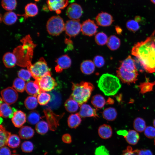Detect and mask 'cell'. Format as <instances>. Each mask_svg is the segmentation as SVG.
I'll list each match as a JSON object with an SVG mask.
<instances>
[{
    "mask_svg": "<svg viewBox=\"0 0 155 155\" xmlns=\"http://www.w3.org/2000/svg\"><path fill=\"white\" fill-rule=\"evenodd\" d=\"M155 31L144 41L138 42L133 47L131 54L141 62L145 71L155 72Z\"/></svg>",
    "mask_w": 155,
    "mask_h": 155,
    "instance_id": "1",
    "label": "cell"
},
{
    "mask_svg": "<svg viewBox=\"0 0 155 155\" xmlns=\"http://www.w3.org/2000/svg\"><path fill=\"white\" fill-rule=\"evenodd\" d=\"M98 85L100 89L107 96L115 95L121 87L119 78L108 73L104 74L100 76Z\"/></svg>",
    "mask_w": 155,
    "mask_h": 155,
    "instance_id": "2",
    "label": "cell"
},
{
    "mask_svg": "<svg viewBox=\"0 0 155 155\" xmlns=\"http://www.w3.org/2000/svg\"><path fill=\"white\" fill-rule=\"evenodd\" d=\"M72 93L70 96L77 101L80 106L86 103L94 89L91 83L82 81L79 83L72 82Z\"/></svg>",
    "mask_w": 155,
    "mask_h": 155,
    "instance_id": "3",
    "label": "cell"
},
{
    "mask_svg": "<svg viewBox=\"0 0 155 155\" xmlns=\"http://www.w3.org/2000/svg\"><path fill=\"white\" fill-rule=\"evenodd\" d=\"M28 69L30 72L32 77L35 80L45 75H51L50 69L43 57H41L33 64H30L28 66Z\"/></svg>",
    "mask_w": 155,
    "mask_h": 155,
    "instance_id": "4",
    "label": "cell"
},
{
    "mask_svg": "<svg viewBox=\"0 0 155 155\" xmlns=\"http://www.w3.org/2000/svg\"><path fill=\"white\" fill-rule=\"evenodd\" d=\"M65 24L63 19L59 16H54L50 18L46 24V28L50 35L57 36L64 30Z\"/></svg>",
    "mask_w": 155,
    "mask_h": 155,
    "instance_id": "5",
    "label": "cell"
},
{
    "mask_svg": "<svg viewBox=\"0 0 155 155\" xmlns=\"http://www.w3.org/2000/svg\"><path fill=\"white\" fill-rule=\"evenodd\" d=\"M117 77L123 83H135L137 80L138 71H130L125 69L120 65L116 71Z\"/></svg>",
    "mask_w": 155,
    "mask_h": 155,
    "instance_id": "6",
    "label": "cell"
},
{
    "mask_svg": "<svg viewBox=\"0 0 155 155\" xmlns=\"http://www.w3.org/2000/svg\"><path fill=\"white\" fill-rule=\"evenodd\" d=\"M35 82L39 86L42 92H49L53 89L57 85L55 79L48 75L35 80Z\"/></svg>",
    "mask_w": 155,
    "mask_h": 155,
    "instance_id": "7",
    "label": "cell"
},
{
    "mask_svg": "<svg viewBox=\"0 0 155 155\" xmlns=\"http://www.w3.org/2000/svg\"><path fill=\"white\" fill-rule=\"evenodd\" d=\"M81 30V24L79 19L67 21L65 25L64 31L70 37H74L79 34Z\"/></svg>",
    "mask_w": 155,
    "mask_h": 155,
    "instance_id": "8",
    "label": "cell"
},
{
    "mask_svg": "<svg viewBox=\"0 0 155 155\" xmlns=\"http://www.w3.org/2000/svg\"><path fill=\"white\" fill-rule=\"evenodd\" d=\"M1 94L3 100L9 105L15 103L18 98L17 91L12 87H8L3 90Z\"/></svg>",
    "mask_w": 155,
    "mask_h": 155,
    "instance_id": "9",
    "label": "cell"
},
{
    "mask_svg": "<svg viewBox=\"0 0 155 155\" xmlns=\"http://www.w3.org/2000/svg\"><path fill=\"white\" fill-rule=\"evenodd\" d=\"M98 28L93 20L89 19L84 21L81 24V31L83 35L91 36L96 34Z\"/></svg>",
    "mask_w": 155,
    "mask_h": 155,
    "instance_id": "10",
    "label": "cell"
},
{
    "mask_svg": "<svg viewBox=\"0 0 155 155\" xmlns=\"http://www.w3.org/2000/svg\"><path fill=\"white\" fill-rule=\"evenodd\" d=\"M83 12L81 6L77 3H73L68 6L66 13L67 16L71 20H78L81 17Z\"/></svg>",
    "mask_w": 155,
    "mask_h": 155,
    "instance_id": "11",
    "label": "cell"
},
{
    "mask_svg": "<svg viewBox=\"0 0 155 155\" xmlns=\"http://www.w3.org/2000/svg\"><path fill=\"white\" fill-rule=\"evenodd\" d=\"M68 0H47L48 7L51 11H55L57 14L61 13V9L68 5Z\"/></svg>",
    "mask_w": 155,
    "mask_h": 155,
    "instance_id": "12",
    "label": "cell"
},
{
    "mask_svg": "<svg viewBox=\"0 0 155 155\" xmlns=\"http://www.w3.org/2000/svg\"><path fill=\"white\" fill-rule=\"evenodd\" d=\"M57 65L55 70L57 73L61 72L63 69L69 68L71 64V60L67 55H62L58 58L55 61Z\"/></svg>",
    "mask_w": 155,
    "mask_h": 155,
    "instance_id": "13",
    "label": "cell"
},
{
    "mask_svg": "<svg viewBox=\"0 0 155 155\" xmlns=\"http://www.w3.org/2000/svg\"><path fill=\"white\" fill-rule=\"evenodd\" d=\"M95 20L98 25L104 27L110 26L114 21L113 18L110 14L103 12L99 13Z\"/></svg>",
    "mask_w": 155,
    "mask_h": 155,
    "instance_id": "14",
    "label": "cell"
},
{
    "mask_svg": "<svg viewBox=\"0 0 155 155\" xmlns=\"http://www.w3.org/2000/svg\"><path fill=\"white\" fill-rule=\"evenodd\" d=\"M80 107V110L78 113L81 117H93L96 118L98 117L96 109L89 105L84 103Z\"/></svg>",
    "mask_w": 155,
    "mask_h": 155,
    "instance_id": "15",
    "label": "cell"
},
{
    "mask_svg": "<svg viewBox=\"0 0 155 155\" xmlns=\"http://www.w3.org/2000/svg\"><path fill=\"white\" fill-rule=\"evenodd\" d=\"M26 116L24 112L21 111H16L14 113L11 121L15 127H20L26 122Z\"/></svg>",
    "mask_w": 155,
    "mask_h": 155,
    "instance_id": "16",
    "label": "cell"
},
{
    "mask_svg": "<svg viewBox=\"0 0 155 155\" xmlns=\"http://www.w3.org/2000/svg\"><path fill=\"white\" fill-rule=\"evenodd\" d=\"M2 60L4 65L8 68L14 67L17 61L16 56L14 53L10 52L5 53L3 56Z\"/></svg>",
    "mask_w": 155,
    "mask_h": 155,
    "instance_id": "17",
    "label": "cell"
},
{
    "mask_svg": "<svg viewBox=\"0 0 155 155\" xmlns=\"http://www.w3.org/2000/svg\"><path fill=\"white\" fill-rule=\"evenodd\" d=\"M25 90L29 95L36 96L42 92L37 84L35 81H29L26 83Z\"/></svg>",
    "mask_w": 155,
    "mask_h": 155,
    "instance_id": "18",
    "label": "cell"
},
{
    "mask_svg": "<svg viewBox=\"0 0 155 155\" xmlns=\"http://www.w3.org/2000/svg\"><path fill=\"white\" fill-rule=\"evenodd\" d=\"M80 70L82 72L86 75H90L95 70V65L93 61L86 60L83 61L80 65Z\"/></svg>",
    "mask_w": 155,
    "mask_h": 155,
    "instance_id": "19",
    "label": "cell"
},
{
    "mask_svg": "<svg viewBox=\"0 0 155 155\" xmlns=\"http://www.w3.org/2000/svg\"><path fill=\"white\" fill-rule=\"evenodd\" d=\"M16 111L15 109L12 108L9 105L5 102L0 104V114L2 117L12 118L14 113Z\"/></svg>",
    "mask_w": 155,
    "mask_h": 155,
    "instance_id": "20",
    "label": "cell"
},
{
    "mask_svg": "<svg viewBox=\"0 0 155 155\" xmlns=\"http://www.w3.org/2000/svg\"><path fill=\"white\" fill-rule=\"evenodd\" d=\"M98 133L99 135L101 138L108 139L111 137L112 135V129L109 125L104 124L99 127Z\"/></svg>",
    "mask_w": 155,
    "mask_h": 155,
    "instance_id": "21",
    "label": "cell"
},
{
    "mask_svg": "<svg viewBox=\"0 0 155 155\" xmlns=\"http://www.w3.org/2000/svg\"><path fill=\"white\" fill-rule=\"evenodd\" d=\"M120 66L125 69L128 71H137L135 65L134 59L130 55L128 56L122 61Z\"/></svg>",
    "mask_w": 155,
    "mask_h": 155,
    "instance_id": "22",
    "label": "cell"
},
{
    "mask_svg": "<svg viewBox=\"0 0 155 155\" xmlns=\"http://www.w3.org/2000/svg\"><path fill=\"white\" fill-rule=\"evenodd\" d=\"M34 129L30 127L22 126L21 127L19 131L20 137L22 139H28L32 137L34 135Z\"/></svg>",
    "mask_w": 155,
    "mask_h": 155,
    "instance_id": "23",
    "label": "cell"
},
{
    "mask_svg": "<svg viewBox=\"0 0 155 155\" xmlns=\"http://www.w3.org/2000/svg\"><path fill=\"white\" fill-rule=\"evenodd\" d=\"M80 105L75 100L70 96L64 103V107L66 111L69 113H74L78 109Z\"/></svg>",
    "mask_w": 155,
    "mask_h": 155,
    "instance_id": "24",
    "label": "cell"
},
{
    "mask_svg": "<svg viewBox=\"0 0 155 155\" xmlns=\"http://www.w3.org/2000/svg\"><path fill=\"white\" fill-rule=\"evenodd\" d=\"M78 113L70 115L67 119L68 126L72 129H75L80 124L82 119Z\"/></svg>",
    "mask_w": 155,
    "mask_h": 155,
    "instance_id": "25",
    "label": "cell"
},
{
    "mask_svg": "<svg viewBox=\"0 0 155 155\" xmlns=\"http://www.w3.org/2000/svg\"><path fill=\"white\" fill-rule=\"evenodd\" d=\"M106 44L109 49L115 51L121 45L120 40L115 35H112L108 38Z\"/></svg>",
    "mask_w": 155,
    "mask_h": 155,
    "instance_id": "26",
    "label": "cell"
},
{
    "mask_svg": "<svg viewBox=\"0 0 155 155\" xmlns=\"http://www.w3.org/2000/svg\"><path fill=\"white\" fill-rule=\"evenodd\" d=\"M25 14L23 15L25 18L32 17L37 15L38 12V9L35 3H30L27 4L25 8Z\"/></svg>",
    "mask_w": 155,
    "mask_h": 155,
    "instance_id": "27",
    "label": "cell"
},
{
    "mask_svg": "<svg viewBox=\"0 0 155 155\" xmlns=\"http://www.w3.org/2000/svg\"><path fill=\"white\" fill-rule=\"evenodd\" d=\"M117 115V112L116 109L111 107L105 109L102 113L103 118L109 121H114L116 118Z\"/></svg>",
    "mask_w": 155,
    "mask_h": 155,
    "instance_id": "28",
    "label": "cell"
},
{
    "mask_svg": "<svg viewBox=\"0 0 155 155\" xmlns=\"http://www.w3.org/2000/svg\"><path fill=\"white\" fill-rule=\"evenodd\" d=\"M18 19L17 15L14 12L9 11L6 12L2 17L3 22L5 24L10 25L14 24Z\"/></svg>",
    "mask_w": 155,
    "mask_h": 155,
    "instance_id": "29",
    "label": "cell"
},
{
    "mask_svg": "<svg viewBox=\"0 0 155 155\" xmlns=\"http://www.w3.org/2000/svg\"><path fill=\"white\" fill-rule=\"evenodd\" d=\"M91 102L95 107L101 108L104 106L106 102L103 96L99 94H97L92 96Z\"/></svg>",
    "mask_w": 155,
    "mask_h": 155,
    "instance_id": "30",
    "label": "cell"
},
{
    "mask_svg": "<svg viewBox=\"0 0 155 155\" xmlns=\"http://www.w3.org/2000/svg\"><path fill=\"white\" fill-rule=\"evenodd\" d=\"M124 137L129 144L132 145L136 144L140 139L139 133L136 131L132 130H129L127 135Z\"/></svg>",
    "mask_w": 155,
    "mask_h": 155,
    "instance_id": "31",
    "label": "cell"
},
{
    "mask_svg": "<svg viewBox=\"0 0 155 155\" xmlns=\"http://www.w3.org/2000/svg\"><path fill=\"white\" fill-rule=\"evenodd\" d=\"M11 135L10 132L6 130L2 125L0 127V147L7 145L8 139Z\"/></svg>",
    "mask_w": 155,
    "mask_h": 155,
    "instance_id": "32",
    "label": "cell"
},
{
    "mask_svg": "<svg viewBox=\"0 0 155 155\" xmlns=\"http://www.w3.org/2000/svg\"><path fill=\"white\" fill-rule=\"evenodd\" d=\"M26 107L29 110H33L37 106L38 101L36 96H30L28 97L24 101Z\"/></svg>",
    "mask_w": 155,
    "mask_h": 155,
    "instance_id": "33",
    "label": "cell"
},
{
    "mask_svg": "<svg viewBox=\"0 0 155 155\" xmlns=\"http://www.w3.org/2000/svg\"><path fill=\"white\" fill-rule=\"evenodd\" d=\"M146 125L145 120L141 117H137L134 121L133 126L137 131L142 132L144 131L146 127Z\"/></svg>",
    "mask_w": 155,
    "mask_h": 155,
    "instance_id": "34",
    "label": "cell"
},
{
    "mask_svg": "<svg viewBox=\"0 0 155 155\" xmlns=\"http://www.w3.org/2000/svg\"><path fill=\"white\" fill-rule=\"evenodd\" d=\"M49 128L48 123L44 121H40L35 126V129L38 134L43 135L47 133Z\"/></svg>",
    "mask_w": 155,
    "mask_h": 155,
    "instance_id": "35",
    "label": "cell"
},
{
    "mask_svg": "<svg viewBox=\"0 0 155 155\" xmlns=\"http://www.w3.org/2000/svg\"><path fill=\"white\" fill-rule=\"evenodd\" d=\"M155 85V81L153 82H146L141 83L138 86L140 90V93L144 94L153 90L154 86Z\"/></svg>",
    "mask_w": 155,
    "mask_h": 155,
    "instance_id": "36",
    "label": "cell"
},
{
    "mask_svg": "<svg viewBox=\"0 0 155 155\" xmlns=\"http://www.w3.org/2000/svg\"><path fill=\"white\" fill-rule=\"evenodd\" d=\"M26 84L24 80L19 78H16L13 82L12 87L17 92H22L25 90Z\"/></svg>",
    "mask_w": 155,
    "mask_h": 155,
    "instance_id": "37",
    "label": "cell"
},
{
    "mask_svg": "<svg viewBox=\"0 0 155 155\" xmlns=\"http://www.w3.org/2000/svg\"><path fill=\"white\" fill-rule=\"evenodd\" d=\"M20 142L19 136L15 134H11L8 139L7 145L11 148H16L20 146Z\"/></svg>",
    "mask_w": 155,
    "mask_h": 155,
    "instance_id": "38",
    "label": "cell"
},
{
    "mask_svg": "<svg viewBox=\"0 0 155 155\" xmlns=\"http://www.w3.org/2000/svg\"><path fill=\"white\" fill-rule=\"evenodd\" d=\"M28 122L31 124H36L40 121L41 117L39 114L35 111L30 112L27 117Z\"/></svg>",
    "mask_w": 155,
    "mask_h": 155,
    "instance_id": "39",
    "label": "cell"
},
{
    "mask_svg": "<svg viewBox=\"0 0 155 155\" xmlns=\"http://www.w3.org/2000/svg\"><path fill=\"white\" fill-rule=\"evenodd\" d=\"M37 99L38 102L40 105H44L50 101L51 96L46 92H41L38 95Z\"/></svg>",
    "mask_w": 155,
    "mask_h": 155,
    "instance_id": "40",
    "label": "cell"
},
{
    "mask_svg": "<svg viewBox=\"0 0 155 155\" xmlns=\"http://www.w3.org/2000/svg\"><path fill=\"white\" fill-rule=\"evenodd\" d=\"M1 3L2 7L8 11L15 9L17 5L16 0H2Z\"/></svg>",
    "mask_w": 155,
    "mask_h": 155,
    "instance_id": "41",
    "label": "cell"
},
{
    "mask_svg": "<svg viewBox=\"0 0 155 155\" xmlns=\"http://www.w3.org/2000/svg\"><path fill=\"white\" fill-rule=\"evenodd\" d=\"M108 38L106 34L103 32H101L96 34L95 36V40L97 44L102 46L107 43Z\"/></svg>",
    "mask_w": 155,
    "mask_h": 155,
    "instance_id": "42",
    "label": "cell"
},
{
    "mask_svg": "<svg viewBox=\"0 0 155 155\" xmlns=\"http://www.w3.org/2000/svg\"><path fill=\"white\" fill-rule=\"evenodd\" d=\"M126 26L129 30L133 32L137 31L140 28L138 22L135 20H128L126 22Z\"/></svg>",
    "mask_w": 155,
    "mask_h": 155,
    "instance_id": "43",
    "label": "cell"
},
{
    "mask_svg": "<svg viewBox=\"0 0 155 155\" xmlns=\"http://www.w3.org/2000/svg\"><path fill=\"white\" fill-rule=\"evenodd\" d=\"M18 75L19 78L25 81L29 80L32 76L30 71L28 69H21L19 71Z\"/></svg>",
    "mask_w": 155,
    "mask_h": 155,
    "instance_id": "44",
    "label": "cell"
},
{
    "mask_svg": "<svg viewBox=\"0 0 155 155\" xmlns=\"http://www.w3.org/2000/svg\"><path fill=\"white\" fill-rule=\"evenodd\" d=\"M34 148L33 144L30 141H25L22 143L21 145V148L22 151L25 153H29L32 152Z\"/></svg>",
    "mask_w": 155,
    "mask_h": 155,
    "instance_id": "45",
    "label": "cell"
},
{
    "mask_svg": "<svg viewBox=\"0 0 155 155\" xmlns=\"http://www.w3.org/2000/svg\"><path fill=\"white\" fill-rule=\"evenodd\" d=\"M93 62L97 67L101 68L105 64V60L103 57L100 55L95 56L93 59Z\"/></svg>",
    "mask_w": 155,
    "mask_h": 155,
    "instance_id": "46",
    "label": "cell"
},
{
    "mask_svg": "<svg viewBox=\"0 0 155 155\" xmlns=\"http://www.w3.org/2000/svg\"><path fill=\"white\" fill-rule=\"evenodd\" d=\"M145 135L149 138L155 137V128L152 126H148L146 127L144 130Z\"/></svg>",
    "mask_w": 155,
    "mask_h": 155,
    "instance_id": "47",
    "label": "cell"
},
{
    "mask_svg": "<svg viewBox=\"0 0 155 155\" xmlns=\"http://www.w3.org/2000/svg\"><path fill=\"white\" fill-rule=\"evenodd\" d=\"M95 155H110L108 150L104 146L97 148L95 152Z\"/></svg>",
    "mask_w": 155,
    "mask_h": 155,
    "instance_id": "48",
    "label": "cell"
},
{
    "mask_svg": "<svg viewBox=\"0 0 155 155\" xmlns=\"http://www.w3.org/2000/svg\"><path fill=\"white\" fill-rule=\"evenodd\" d=\"M134 59L137 70H138L141 72H142L145 71L144 67L139 59L137 57L135 56Z\"/></svg>",
    "mask_w": 155,
    "mask_h": 155,
    "instance_id": "49",
    "label": "cell"
},
{
    "mask_svg": "<svg viewBox=\"0 0 155 155\" xmlns=\"http://www.w3.org/2000/svg\"><path fill=\"white\" fill-rule=\"evenodd\" d=\"M122 155H138L137 149L133 150L132 147L128 146L123 152Z\"/></svg>",
    "mask_w": 155,
    "mask_h": 155,
    "instance_id": "50",
    "label": "cell"
},
{
    "mask_svg": "<svg viewBox=\"0 0 155 155\" xmlns=\"http://www.w3.org/2000/svg\"><path fill=\"white\" fill-rule=\"evenodd\" d=\"M0 155H11L10 150L6 146L1 147Z\"/></svg>",
    "mask_w": 155,
    "mask_h": 155,
    "instance_id": "51",
    "label": "cell"
},
{
    "mask_svg": "<svg viewBox=\"0 0 155 155\" xmlns=\"http://www.w3.org/2000/svg\"><path fill=\"white\" fill-rule=\"evenodd\" d=\"M62 141L66 144H70L72 142V138L71 135L68 133L63 135L62 137Z\"/></svg>",
    "mask_w": 155,
    "mask_h": 155,
    "instance_id": "52",
    "label": "cell"
},
{
    "mask_svg": "<svg viewBox=\"0 0 155 155\" xmlns=\"http://www.w3.org/2000/svg\"><path fill=\"white\" fill-rule=\"evenodd\" d=\"M138 155H153L152 152L148 149H137Z\"/></svg>",
    "mask_w": 155,
    "mask_h": 155,
    "instance_id": "53",
    "label": "cell"
},
{
    "mask_svg": "<svg viewBox=\"0 0 155 155\" xmlns=\"http://www.w3.org/2000/svg\"><path fill=\"white\" fill-rule=\"evenodd\" d=\"M128 132L126 130H119L117 131V133L118 134L123 136L124 137H126L127 134Z\"/></svg>",
    "mask_w": 155,
    "mask_h": 155,
    "instance_id": "54",
    "label": "cell"
},
{
    "mask_svg": "<svg viewBox=\"0 0 155 155\" xmlns=\"http://www.w3.org/2000/svg\"><path fill=\"white\" fill-rule=\"evenodd\" d=\"M115 29L117 33L119 34H121L122 32V29L119 26H117L115 27Z\"/></svg>",
    "mask_w": 155,
    "mask_h": 155,
    "instance_id": "55",
    "label": "cell"
},
{
    "mask_svg": "<svg viewBox=\"0 0 155 155\" xmlns=\"http://www.w3.org/2000/svg\"><path fill=\"white\" fill-rule=\"evenodd\" d=\"M65 43L67 45L73 44V42L69 38H66L65 40Z\"/></svg>",
    "mask_w": 155,
    "mask_h": 155,
    "instance_id": "56",
    "label": "cell"
},
{
    "mask_svg": "<svg viewBox=\"0 0 155 155\" xmlns=\"http://www.w3.org/2000/svg\"><path fill=\"white\" fill-rule=\"evenodd\" d=\"M108 100L107 101V102L110 104H113L114 103V101L113 100L111 99V98H109L108 99Z\"/></svg>",
    "mask_w": 155,
    "mask_h": 155,
    "instance_id": "57",
    "label": "cell"
},
{
    "mask_svg": "<svg viewBox=\"0 0 155 155\" xmlns=\"http://www.w3.org/2000/svg\"><path fill=\"white\" fill-rule=\"evenodd\" d=\"M155 5V0H150Z\"/></svg>",
    "mask_w": 155,
    "mask_h": 155,
    "instance_id": "58",
    "label": "cell"
},
{
    "mask_svg": "<svg viewBox=\"0 0 155 155\" xmlns=\"http://www.w3.org/2000/svg\"><path fill=\"white\" fill-rule=\"evenodd\" d=\"M153 124L154 126V127L155 128V119L153 121Z\"/></svg>",
    "mask_w": 155,
    "mask_h": 155,
    "instance_id": "59",
    "label": "cell"
},
{
    "mask_svg": "<svg viewBox=\"0 0 155 155\" xmlns=\"http://www.w3.org/2000/svg\"><path fill=\"white\" fill-rule=\"evenodd\" d=\"M11 155H19L17 154H12Z\"/></svg>",
    "mask_w": 155,
    "mask_h": 155,
    "instance_id": "60",
    "label": "cell"
},
{
    "mask_svg": "<svg viewBox=\"0 0 155 155\" xmlns=\"http://www.w3.org/2000/svg\"><path fill=\"white\" fill-rule=\"evenodd\" d=\"M35 1H39L40 0H34Z\"/></svg>",
    "mask_w": 155,
    "mask_h": 155,
    "instance_id": "61",
    "label": "cell"
},
{
    "mask_svg": "<svg viewBox=\"0 0 155 155\" xmlns=\"http://www.w3.org/2000/svg\"><path fill=\"white\" fill-rule=\"evenodd\" d=\"M154 144L155 145V138L154 139Z\"/></svg>",
    "mask_w": 155,
    "mask_h": 155,
    "instance_id": "62",
    "label": "cell"
}]
</instances>
